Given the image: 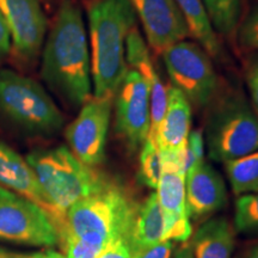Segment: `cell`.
<instances>
[{"label":"cell","instance_id":"cell-1","mask_svg":"<svg viewBox=\"0 0 258 258\" xmlns=\"http://www.w3.org/2000/svg\"><path fill=\"white\" fill-rule=\"evenodd\" d=\"M41 77L54 92L72 106L91 98V56L82 10L62 0L43 43Z\"/></svg>","mask_w":258,"mask_h":258},{"label":"cell","instance_id":"cell-2","mask_svg":"<svg viewBox=\"0 0 258 258\" xmlns=\"http://www.w3.org/2000/svg\"><path fill=\"white\" fill-rule=\"evenodd\" d=\"M88 17L93 96H114L128 70L125 43L137 15L129 0H95Z\"/></svg>","mask_w":258,"mask_h":258},{"label":"cell","instance_id":"cell-3","mask_svg":"<svg viewBox=\"0 0 258 258\" xmlns=\"http://www.w3.org/2000/svg\"><path fill=\"white\" fill-rule=\"evenodd\" d=\"M25 159L36 175L57 232L71 206L115 182L96 167L84 164L64 146L35 150Z\"/></svg>","mask_w":258,"mask_h":258},{"label":"cell","instance_id":"cell-4","mask_svg":"<svg viewBox=\"0 0 258 258\" xmlns=\"http://www.w3.org/2000/svg\"><path fill=\"white\" fill-rule=\"evenodd\" d=\"M139 207L140 203L114 182L71 206L59 235L67 232L104 249L120 241L131 246Z\"/></svg>","mask_w":258,"mask_h":258},{"label":"cell","instance_id":"cell-5","mask_svg":"<svg viewBox=\"0 0 258 258\" xmlns=\"http://www.w3.org/2000/svg\"><path fill=\"white\" fill-rule=\"evenodd\" d=\"M0 116L31 137L50 138L64 123L62 112L46 90L11 70H0Z\"/></svg>","mask_w":258,"mask_h":258},{"label":"cell","instance_id":"cell-6","mask_svg":"<svg viewBox=\"0 0 258 258\" xmlns=\"http://www.w3.org/2000/svg\"><path fill=\"white\" fill-rule=\"evenodd\" d=\"M208 156L218 163L258 151V112L243 95L228 93L209 111L206 124Z\"/></svg>","mask_w":258,"mask_h":258},{"label":"cell","instance_id":"cell-7","mask_svg":"<svg viewBox=\"0 0 258 258\" xmlns=\"http://www.w3.org/2000/svg\"><path fill=\"white\" fill-rule=\"evenodd\" d=\"M171 86L179 90L190 104L206 106L218 90V76L211 55L198 42L179 41L163 53Z\"/></svg>","mask_w":258,"mask_h":258},{"label":"cell","instance_id":"cell-8","mask_svg":"<svg viewBox=\"0 0 258 258\" xmlns=\"http://www.w3.org/2000/svg\"><path fill=\"white\" fill-rule=\"evenodd\" d=\"M0 240L53 247L60 238L55 222L35 202L0 186Z\"/></svg>","mask_w":258,"mask_h":258},{"label":"cell","instance_id":"cell-9","mask_svg":"<svg viewBox=\"0 0 258 258\" xmlns=\"http://www.w3.org/2000/svg\"><path fill=\"white\" fill-rule=\"evenodd\" d=\"M114 97L92 96L64 131L71 152L89 166L97 167L104 161Z\"/></svg>","mask_w":258,"mask_h":258},{"label":"cell","instance_id":"cell-10","mask_svg":"<svg viewBox=\"0 0 258 258\" xmlns=\"http://www.w3.org/2000/svg\"><path fill=\"white\" fill-rule=\"evenodd\" d=\"M115 131L131 151L141 148L150 134V90L141 74L128 69L114 97Z\"/></svg>","mask_w":258,"mask_h":258},{"label":"cell","instance_id":"cell-11","mask_svg":"<svg viewBox=\"0 0 258 258\" xmlns=\"http://www.w3.org/2000/svg\"><path fill=\"white\" fill-rule=\"evenodd\" d=\"M11 36V51L18 62L31 64L37 60L47 34V17L41 0H0Z\"/></svg>","mask_w":258,"mask_h":258},{"label":"cell","instance_id":"cell-12","mask_svg":"<svg viewBox=\"0 0 258 258\" xmlns=\"http://www.w3.org/2000/svg\"><path fill=\"white\" fill-rule=\"evenodd\" d=\"M140 19L148 44L161 54L190 36L189 27L175 0H129Z\"/></svg>","mask_w":258,"mask_h":258},{"label":"cell","instance_id":"cell-13","mask_svg":"<svg viewBox=\"0 0 258 258\" xmlns=\"http://www.w3.org/2000/svg\"><path fill=\"white\" fill-rule=\"evenodd\" d=\"M125 57L131 69L138 71L146 82L150 90L151 128L148 138L157 143V135L167 104V88L157 73L146 42L140 31L134 27L129 31L125 43Z\"/></svg>","mask_w":258,"mask_h":258},{"label":"cell","instance_id":"cell-14","mask_svg":"<svg viewBox=\"0 0 258 258\" xmlns=\"http://www.w3.org/2000/svg\"><path fill=\"white\" fill-rule=\"evenodd\" d=\"M185 199L189 218L205 219L227 205V190L217 170L203 161L185 173Z\"/></svg>","mask_w":258,"mask_h":258},{"label":"cell","instance_id":"cell-15","mask_svg":"<svg viewBox=\"0 0 258 258\" xmlns=\"http://www.w3.org/2000/svg\"><path fill=\"white\" fill-rule=\"evenodd\" d=\"M191 125V104L179 90L167 86L166 110L157 135L160 156H182Z\"/></svg>","mask_w":258,"mask_h":258},{"label":"cell","instance_id":"cell-16","mask_svg":"<svg viewBox=\"0 0 258 258\" xmlns=\"http://www.w3.org/2000/svg\"><path fill=\"white\" fill-rule=\"evenodd\" d=\"M0 186L24 196L50 215L40 183L27 159L0 140ZM51 218V215H50Z\"/></svg>","mask_w":258,"mask_h":258},{"label":"cell","instance_id":"cell-17","mask_svg":"<svg viewBox=\"0 0 258 258\" xmlns=\"http://www.w3.org/2000/svg\"><path fill=\"white\" fill-rule=\"evenodd\" d=\"M234 226L226 218L206 221L194 234V258H232L234 249Z\"/></svg>","mask_w":258,"mask_h":258},{"label":"cell","instance_id":"cell-18","mask_svg":"<svg viewBox=\"0 0 258 258\" xmlns=\"http://www.w3.org/2000/svg\"><path fill=\"white\" fill-rule=\"evenodd\" d=\"M156 190L164 220L190 219L186 209L184 172L177 166L161 164V175Z\"/></svg>","mask_w":258,"mask_h":258},{"label":"cell","instance_id":"cell-19","mask_svg":"<svg viewBox=\"0 0 258 258\" xmlns=\"http://www.w3.org/2000/svg\"><path fill=\"white\" fill-rule=\"evenodd\" d=\"M165 241V221L158 201L157 194L152 192L140 205L135 221L131 249L134 252Z\"/></svg>","mask_w":258,"mask_h":258},{"label":"cell","instance_id":"cell-20","mask_svg":"<svg viewBox=\"0 0 258 258\" xmlns=\"http://www.w3.org/2000/svg\"><path fill=\"white\" fill-rule=\"evenodd\" d=\"M175 3L184 16L190 36L195 38L209 55L218 56L220 53V43L206 14L202 0H175Z\"/></svg>","mask_w":258,"mask_h":258},{"label":"cell","instance_id":"cell-21","mask_svg":"<svg viewBox=\"0 0 258 258\" xmlns=\"http://www.w3.org/2000/svg\"><path fill=\"white\" fill-rule=\"evenodd\" d=\"M225 170L234 195L258 192V151L227 161Z\"/></svg>","mask_w":258,"mask_h":258},{"label":"cell","instance_id":"cell-22","mask_svg":"<svg viewBox=\"0 0 258 258\" xmlns=\"http://www.w3.org/2000/svg\"><path fill=\"white\" fill-rule=\"evenodd\" d=\"M213 30L230 35L239 24L241 0H202Z\"/></svg>","mask_w":258,"mask_h":258},{"label":"cell","instance_id":"cell-23","mask_svg":"<svg viewBox=\"0 0 258 258\" xmlns=\"http://www.w3.org/2000/svg\"><path fill=\"white\" fill-rule=\"evenodd\" d=\"M139 161V179L148 188L157 189L161 175V157L157 143L151 138L141 146Z\"/></svg>","mask_w":258,"mask_h":258},{"label":"cell","instance_id":"cell-24","mask_svg":"<svg viewBox=\"0 0 258 258\" xmlns=\"http://www.w3.org/2000/svg\"><path fill=\"white\" fill-rule=\"evenodd\" d=\"M234 228L245 234H258V192L238 196L234 205Z\"/></svg>","mask_w":258,"mask_h":258},{"label":"cell","instance_id":"cell-25","mask_svg":"<svg viewBox=\"0 0 258 258\" xmlns=\"http://www.w3.org/2000/svg\"><path fill=\"white\" fill-rule=\"evenodd\" d=\"M59 237V245L62 247L66 258H98L105 250L104 247L84 241L67 232L61 233Z\"/></svg>","mask_w":258,"mask_h":258},{"label":"cell","instance_id":"cell-26","mask_svg":"<svg viewBox=\"0 0 258 258\" xmlns=\"http://www.w3.org/2000/svg\"><path fill=\"white\" fill-rule=\"evenodd\" d=\"M205 161V139L200 129L190 132L185 147V173Z\"/></svg>","mask_w":258,"mask_h":258},{"label":"cell","instance_id":"cell-27","mask_svg":"<svg viewBox=\"0 0 258 258\" xmlns=\"http://www.w3.org/2000/svg\"><path fill=\"white\" fill-rule=\"evenodd\" d=\"M238 37L243 47L258 50V5L245 17L238 31Z\"/></svg>","mask_w":258,"mask_h":258},{"label":"cell","instance_id":"cell-28","mask_svg":"<svg viewBox=\"0 0 258 258\" xmlns=\"http://www.w3.org/2000/svg\"><path fill=\"white\" fill-rule=\"evenodd\" d=\"M173 250V243L170 240L161 241V243L146 247V249L138 250L134 252L133 258H171Z\"/></svg>","mask_w":258,"mask_h":258},{"label":"cell","instance_id":"cell-29","mask_svg":"<svg viewBox=\"0 0 258 258\" xmlns=\"http://www.w3.org/2000/svg\"><path fill=\"white\" fill-rule=\"evenodd\" d=\"M0 258H66L63 253L53 249H46L35 252H18L0 246Z\"/></svg>","mask_w":258,"mask_h":258},{"label":"cell","instance_id":"cell-30","mask_svg":"<svg viewBox=\"0 0 258 258\" xmlns=\"http://www.w3.org/2000/svg\"><path fill=\"white\" fill-rule=\"evenodd\" d=\"M246 84L249 88L254 110L258 112V57L253 59L246 69Z\"/></svg>","mask_w":258,"mask_h":258},{"label":"cell","instance_id":"cell-31","mask_svg":"<svg viewBox=\"0 0 258 258\" xmlns=\"http://www.w3.org/2000/svg\"><path fill=\"white\" fill-rule=\"evenodd\" d=\"M11 53V36L6 21L0 11V63Z\"/></svg>","mask_w":258,"mask_h":258},{"label":"cell","instance_id":"cell-32","mask_svg":"<svg viewBox=\"0 0 258 258\" xmlns=\"http://www.w3.org/2000/svg\"><path fill=\"white\" fill-rule=\"evenodd\" d=\"M98 258H133V251L124 241L106 247Z\"/></svg>","mask_w":258,"mask_h":258},{"label":"cell","instance_id":"cell-33","mask_svg":"<svg viewBox=\"0 0 258 258\" xmlns=\"http://www.w3.org/2000/svg\"><path fill=\"white\" fill-rule=\"evenodd\" d=\"M175 258H194L191 245L190 244L183 245V246L176 252Z\"/></svg>","mask_w":258,"mask_h":258},{"label":"cell","instance_id":"cell-34","mask_svg":"<svg viewBox=\"0 0 258 258\" xmlns=\"http://www.w3.org/2000/svg\"><path fill=\"white\" fill-rule=\"evenodd\" d=\"M245 258H258V243L250 247V250L245 254Z\"/></svg>","mask_w":258,"mask_h":258},{"label":"cell","instance_id":"cell-35","mask_svg":"<svg viewBox=\"0 0 258 258\" xmlns=\"http://www.w3.org/2000/svg\"><path fill=\"white\" fill-rule=\"evenodd\" d=\"M42 2H47V0H42Z\"/></svg>","mask_w":258,"mask_h":258}]
</instances>
